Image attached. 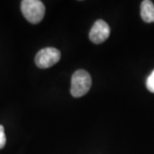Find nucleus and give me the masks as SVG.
Returning a JSON list of instances; mask_svg holds the SVG:
<instances>
[{
	"label": "nucleus",
	"mask_w": 154,
	"mask_h": 154,
	"mask_svg": "<svg viewBox=\"0 0 154 154\" xmlns=\"http://www.w3.org/2000/svg\"><path fill=\"white\" fill-rule=\"evenodd\" d=\"M91 86L92 78L89 73L83 69H79L72 75L70 94L75 98H80L88 94Z\"/></svg>",
	"instance_id": "f257e3e1"
},
{
	"label": "nucleus",
	"mask_w": 154,
	"mask_h": 154,
	"mask_svg": "<svg viewBox=\"0 0 154 154\" xmlns=\"http://www.w3.org/2000/svg\"><path fill=\"white\" fill-rule=\"evenodd\" d=\"M21 11L28 22L37 24L42 21L45 8L44 4L39 0H23L21 4Z\"/></svg>",
	"instance_id": "f03ea898"
},
{
	"label": "nucleus",
	"mask_w": 154,
	"mask_h": 154,
	"mask_svg": "<svg viewBox=\"0 0 154 154\" xmlns=\"http://www.w3.org/2000/svg\"><path fill=\"white\" fill-rule=\"evenodd\" d=\"M60 51L54 47H46L40 50L35 57V63L40 69L53 66L60 60Z\"/></svg>",
	"instance_id": "7ed1b4c3"
},
{
	"label": "nucleus",
	"mask_w": 154,
	"mask_h": 154,
	"mask_svg": "<svg viewBox=\"0 0 154 154\" xmlns=\"http://www.w3.org/2000/svg\"><path fill=\"white\" fill-rule=\"evenodd\" d=\"M110 29L109 25L103 20L96 21L89 33V38L94 44H101L109 38Z\"/></svg>",
	"instance_id": "20e7f679"
},
{
	"label": "nucleus",
	"mask_w": 154,
	"mask_h": 154,
	"mask_svg": "<svg viewBox=\"0 0 154 154\" xmlns=\"http://www.w3.org/2000/svg\"><path fill=\"white\" fill-rule=\"evenodd\" d=\"M140 16L144 22H154V5L150 0H144L140 5Z\"/></svg>",
	"instance_id": "39448f33"
},
{
	"label": "nucleus",
	"mask_w": 154,
	"mask_h": 154,
	"mask_svg": "<svg viewBox=\"0 0 154 154\" xmlns=\"http://www.w3.org/2000/svg\"><path fill=\"white\" fill-rule=\"evenodd\" d=\"M146 88L148 89L151 93L154 94V70L147 77V80H146Z\"/></svg>",
	"instance_id": "423d86ee"
},
{
	"label": "nucleus",
	"mask_w": 154,
	"mask_h": 154,
	"mask_svg": "<svg viewBox=\"0 0 154 154\" xmlns=\"http://www.w3.org/2000/svg\"><path fill=\"white\" fill-rule=\"evenodd\" d=\"M6 143V137L5 134V128L4 126L0 125V149L4 148Z\"/></svg>",
	"instance_id": "0eeeda50"
}]
</instances>
